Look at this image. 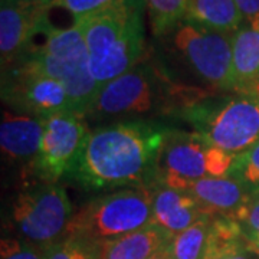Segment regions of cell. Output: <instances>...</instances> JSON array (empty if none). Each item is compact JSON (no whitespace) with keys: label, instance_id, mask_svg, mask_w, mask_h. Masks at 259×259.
<instances>
[{"label":"cell","instance_id":"6da1fadb","mask_svg":"<svg viewBox=\"0 0 259 259\" xmlns=\"http://www.w3.org/2000/svg\"><path fill=\"white\" fill-rule=\"evenodd\" d=\"M167 133L146 121L118 122L93 131L71 175L87 190L154 186Z\"/></svg>","mask_w":259,"mask_h":259},{"label":"cell","instance_id":"7a4b0ae2","mask_svg":"<svg viewBox=\"0 0 259 259\" xmlns=\"http://www.w3.org/2000/svg\"><path fill=\"white\" fill-rule=\"evenodd\" d=\"M146 0H127L76 19L90 54V69L101 88L133 69L144 52L143 9Z\"/></svg>","mask_w":259,"mask_h":259},{"label":"cell","instance_id":"3957f363","mask_svg":"<svg viewBox=\"0 0 259 259\" xmlns=\"http://www.w3.org/2000/svg\"><path fill=\"white\" fill-rule=\"evenodd\" d=\"M42 35L44 45L29 54L26 61L64 85L78 115L90 114L100 87L90 69V54L81 29L76 25L59 29L48 23Z\"/></svg>","mask_w":259,"mask_h":259},{"label":"cell","instance_id":"277c9868","mask_svg":"<svg viewBox=\"0 0 259 259\" xmlns=\"http://www.w3.org/2000/svg\"><path fill=\"white\" fill-rule=\"evenodd\" d=\"M154 187L136 186L93 199L72 214L65 236L104 243L153 223Z\"/></svg>","mask_w":259,"mask_h":259},{"label":"cell","instance_id":"5b68a950","mask_svg":"<svg viewBox=\"0 0 259 259\" xmlns=\"http://www.w3.org/2000/svg\"><path fill=\"white\" fill-rule=\"evenodd\" d=\"M192 107L189 120L194 133L213 147L238 156L259 143V97L241 94Z\"/></svg>","mask_w":259,"mask_h":259},{"label":"cell","instance_id":"8992f818","mask_svg":"<svg viewBox=\"0 0 259 259\" xmlns=\"http://www.w3.org/2000/svg\"><path fill=\"white\" fill-rule=\"evenodd\" d=\"M72 214L66 190L49 183L20 193L12 206V219L19 233L42 248L64 238Z\"/></svg>","mask_w":259,"mask_h":259},{"label":"cell","instance_id":"52a82bcc","mask_svg":"<svg viewBox=\"0 0 259 259\" xmlns=\"http://www.w3.org/2000/svg\"><path fill=\"white\" fill-rule=\"evenodd\" d=\"M5 72L2 98L15 112L44 120L58 114H76L64 85L26 59L16 69Z\"/></svg>","mask_w":259,"mask_h":259},{"label":"cell","instance_id":"ba28073f","mask_svg":"<svg viewBox=\"0 0 259 259\" xmlns=\"http://www.w3.org/2000/svg\"><path fill=\"white\" fill-rule=\"evenodd\" d=\"M232 36L185 20L177 28L175 45L206 82L219 90L235 91Z\"/></svg>","mask_w":259,"mask_h":259},{"label":"cell","instance_id":"9c48e42d","mask_svg":"<svg viewBox=\"0 0 259 259\" xmlns=\"http://www.w3.org/2000/svg\"><path fill=\"white\" fill-rule=\"evenodd\" d=\"M88 134L82 117L76 114H58L45 120L40 150L32 166L44 183L55 185L74 171Z\"/></svg>","mask_w":259,"mask_h":259},{"label":"cell","instance_id":"30bf717a","mask_svg":"<svg viewBox=\"0 0 259 259\" xmlns=\"http://www.w3.org/2000/svg\"><path fill=\"white\" fill-rule=\"evenodd\" d=\"M161 88L150 68L134 66L100 88L90 114H147L161 102Z\"/></svg>","mask_w":259,"mask_h":259},{"label":"cell","instance_id":"8fae6325","mask_svg":"<svg viewBox=\"0 0 259 259\" xmlns=\"http://www.w3.org/2000/svg\"><path fill=\"white\" fill-rule=\"evenodd\" d=\"M48 0L0 2V54L2 69L8 71L26 54L32 37L42 33L49 23Z\"/></svg>","mask_w":259,"mask_h":259},{"label":"cell","instance_id":"7c38bea8","mask_svg":"<svg viewBox=\"0 0 259 259\" xmlns=\"http://www.w3.org/2000/svg\"><path fill=\"white\" fill-rule=\"evenodd\" d=\"M210 144L197 133L168 131L158 158L157 185L160 180L176 177L197 180L207 175V150Z\"/></svg>","mask_w":259,"mask_h":259},{"label":"cell","instance_id":"4fadbf2b","mask_svg":"<svg viewBox=\"0 0 259 259\" xmlns=\"http://www.w3.org/2000/svg\"><path fill=\"white\" fill-rule=\"evenodd\" d=\"M157 185L190 193L204 212L212 216L233 218L250 196L245 186L229 176L202 177L197 180L168 177L160 180Z\"/></svg>","mask_w":259,"mask_h":259},{"label":"cell","instance_id":"5bb4252c","mask_svg":"<svg viewBox=\"0 0 259 259\" xmlns=\"http://www.w3.org/2000/svg\"><path fill=\"white\" fill-rule=\"evenodd\" d=\"M44 130V118L6 110L0 125V146L3 154L13 161L32 167L40 150Z\"/></svg>","mask_w":259,"mask_h":259},{"label":"cell","instance_id":"9a60e30c","mask_svg":"<svg viewBox=\"0 0 259 259\" xmlns=\"http://www.w3.org/2000/svg\"><path fill=\"white\" fill-rule=\"evenodd\" d=\"M153 223L173 235L190 228L207 213L193 196L163 185H154Z\"/></svg>","mask_w":259,"mask_h":259},{"label":"cell","instance_id":"2e32d148","mask_svg":"<svg viewBox=\"0 0 259 259\" xmlns=\"http://www.w3.org/2000/svg\"><path fill=\"white\" fill-rule=\"evenodd\" d=\"M173 238V233L151 223L143 229L104 242L101 259H150L158 250L168 246Z\"/></svg>","mask_w":259,"mask_h":259},{"label":"cell","instance_id":"e0dca14e","mask_svg":"<svg viewBox=\"0 0 259 259\" xmlns=\"http://www.w3.org/2000/svg\"><path fill=\"white\" fill-rule=\"evenodd\" d=\"M235 91L259 97V29L243 26L232 36Z\"/></svg>","mask_w":259,"mask_h":259},{"label":"cell","instance_id":"ac0fdd59","mask_svg":"<svg viewBox=\"0 0 259 259\" xmlns=\"http://www.w3.org/2000/svg\"><path fill=\"white\" fill-rule=\"evenodd\" d=\"M185 20L233 35L243 20L235 0H189Z\"/></svg>","mask_w":259,"mask_h":259},{"label":"cell","instance_id":"d6986e66","mask_svg":"<svg viewBox=\"0 0 259 259\" xmlns=\"http://www.w3.org/2000/svg\"><path fill=\"white\" fill-rule=\"evenodd\" d=\"M212 218V214H206L190 228L175 235L170 243L173 259H203Z\"/></svg>","mask_w":259,"mask_h":259},{"label":"cell","instance_id":"ffe728a7","mask_svg":"<svg viewBox=\"0 0 259 259\" xmlns=\"http://www.w3.org/2000/svg\"><path fill=\"white\" fill-rule=\"evenodd\" d=\"M189 0H146V9L154 36L173 30L185 20Z\"/></svg>","mask_w":259,"mask_h":259},{"label":"cell","instance_id":"44dd1931","mask_svg":"<svg viewBox=\"0 0 259 259\" xmlns=\"http://www.w3.org/2000/svg\"><path fill=\"white\" fill-rule=\"evenodd\" d=\"M101 245L83 238L64 236L45 248V259H101Z\"/></svg>","mask_w":259,"mask_h":259},{"label":"cell","instance_id":"7402d4cb","mask_svg":"<svg viewBox=\"0 0 259 259\" xmlns=\"http://www.w3.org/2000/svg\"><path fill=\"white\" fill-rule=\"evenodd\" d=\"M228 176L238 180L245 189L252 193L259 192V143L248 151L233 157Z\"/></svg>","mask_w":259,"mask_h":259},{"label":"cell","instance_id":"603a6c76","mask_svg":"<svg viewBox=\"0 0 259 259\" xmlns=\"http://www.w3.org/2000/svg\"><path fill=\"white\" fill-rule=\"evenodd\" d=\"M246 236L228 242H207L203 259H255Z\"/></svg>","mask_w":259,"mask_h":259},{"label":"cell","instance_id":"cb8c5ba5","mask_svg":"<svg viewBox=\"0 0 259 259\" xmlns=\"http://www.w3.org/2000/svg\"><path fill=\"white\" fill-rule=\"evenodd\" d=\"M0 259H45V248L13 238L2 239Z\"/></svg>","mask_w":259,"mask_h":259},{"label":"cell","instance_id":"d4e9b609","mask_svg":"<svg viewBox=\"0 0 259 259\" xmlns=\"http://www.w3.org/2000/svg\"><path fill=\"white\" fill-rule=\"evenodd\" d=\"M127 0H55V6L68 10L74 19H81L120 5Z\"/></svg>","mask_w":259,"mask_h":259},{"label":"cell","instance_id":"484cf974","mask_svg":"<svg viewBox=\"0 0 259 259\" xmlns=\"http://www.w3.org/2000/svg\"><path fill=\"white\" fill-rule=\"evenodd\" d=\"M241 225L246 238L259 235V192L252 193L248 202L232 218Z\"/></svg>","mask_w":259,"mask_h":259},{"label":"cell","instance_id":"4316f807","mask_svg":"<svg viewBox=\"0 0 259 259\" xmlns=\"http://www.w3.org/2000/svg\"><path fill=\"white\" fill-rule=\"evenodd\" d=\"M235 3L248 20V26L259 29V0H235Z\"/></svg>","mask_w":259,"mask_h":259},{"label":"cell","instance_id":"83f0119b","mask_svg":"<svg viewBox=\"0 0 259 259\" xmlns=\"http://www.w3.org/2000/svg\"><path fill=\"white\" fill-rule=\"evenodd\" d=\"M150 259H173V253H171L170 245L166 246V248H163V249L158 250L157 253H154Z\"/></svg>","mask_w":259,"mask_h":259},{"label":"cell","instance_id":"f1b7e54d","mask_svg":"<svg viewBox=\"0 0 259 259\" xmlns=\"http://www.w3.org/2000/svg\"><path fill=\"white\" fill-rule=\"evenodd\" d=\"M246 241H248V246H249V249L252 250L255 255H258L259 256V235L246 238Z\"/></svg>","mask_w":259,"mask_h":259},{"label":"cell","instance_id":"f546056e","mask_svg":"<svg viewBox=\"0 0 259 259\" xmlns=\"http://www.w3.org/2000/svg\"><path fill=\"white\" fill-rule=\"evenodd\" d=\"M48 2H49V3H51V5H52V8H54V6H55V0H48Z\"/></svg>","mask_w":259,"mask_h":259}]
</instances>
